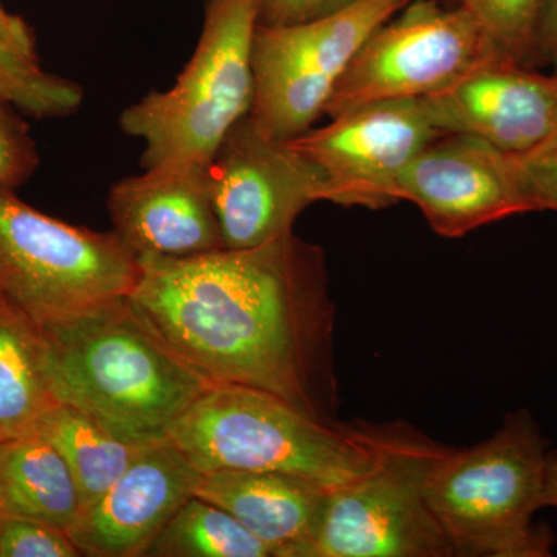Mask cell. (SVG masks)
<instances>
[{
    "instance_id": "obj_1",
    "label": "cell",
    "mask_w": 557,
    "mask_h": 557,
    "mask_svg": "<svg viewBox=\"0 0 557 557\" xmlns=\"http://www.w3.org/2000/svg\"><path fill=\"white\" fill-rule=\"evenodd\" d=\"M139 263L132 302L205 380L339 421L336 307L319 245L292 233L259 247Z\"/></svg>"
},
{
    "instance_id": "obj_2",
    "label": "cell",
    "mask_w": 557,
    "mask_h": 557,
    "mask_svg": "<svg viewBox=\"0 0 557 557\" xmlns=\"http://www.w3.org/2000/svg\"><path fill=\"white\" fill-rule=\"evenodd\" d=\"M42 332L58 403L135 445L168 440L212 386L168 346L129 296L44 325Z\"/></svg>"
},
{
    "instance_id": "obj_3",
    "label": "cell",
    "mask_w": 557,
    "mask_h": 557,
    "mask_svg": "<svg viewBox=\"0 0 557 557\" xmlns=\"http://www.w3.org/2000/svg\"><path fill=\"white\" fill-rule=\"evenodd\" d=\"M391 424L324 421L255 388L212 384L171 429L201 474L274 472L327 490L379 467Z\"/></svg>"
},
{
    "instance_id": "obj_4",
    "label": "cell",
    "mask_w": 557,
    "mask_h": 557,
    "mask_svg": "<svg viewBox=\"0 0 557 557\" xmlns=\"http://www.w3.org/2000/svg\"><path fill=\"white\" fill-rule=\"evenodd\" d=\"M547 445L527 410L471 448L440 446L424 496L460 557H545L553 537L534 523L544 508Z\"/></svg>"
},
{
    "instance_id": "obj_5",
    "label": "cell",
    "mask_w": 557,
    "mask_h": 557,
    "mask_svg": "<svg viewBox=\"0 0 557 557\" xmlns=\"http://www.w3.org/2000/svg\"><path fill=\"white\" fill-rule=\"evenodd\" d=\"M256 28L258 0H209L197 49L174 86L150 91L121 113V131L145 143L143 170L211 163L251 112Z\"/></svg>"
},
{
    "instance_id": "obj_6",
    "label": "cell",
    "mask_w": 557,
    "mask_h": 557,
    "mask_svg": "<svg viewBox=\"0 0 557 557\" xmlns=\"http://www.w3.org/2000/svg\"><path fill=\"white\" fill-rule=\"evenodd\" d=\"M139 276L115 231L62 222L0 186V295L40 327L131 296Z\"/></svg>"
},
{
    "instance_id": "obj_7",
    "label": "cell",
    "mask_w": 557,
    "mask_h": 557,
    "mask_svg": "<svg viewBox=\"0 0 557 557\" xmlns=\"http://www.w3.org/2000/svg\"><path fill=\"white\" fill-rule=\"evenodd\" d=\"M438 443L392 423L379 467L329 491L307 557L456 556L424 496Z\"/></svg>"
},
{
    "instance_id": "obj_8",
    "label": "cell",
    "mask_w": 557,
    "mask_h": 557,
    "mask_svg": "<svg viewBox=\"0 0 557 557\" xmlns=\"http://www.w3.org/2000/svg\"><path fill=\"white\" fill-rule=\"evenodd\" d=\"M505 58L463 5L410 0L362 44L324 115L333 119L368 102L431 97Z\"/></svg>"
},
{
    "instance_id": "obj_9",
    "label": "cell",
    "mask_w": 557,
    "mask_h": 557,
    "mask_svg": "<svg viewBox=\"0 0 557 557\" xmlns=\"http://www.w3.org/2000/svg\"><path fill=\"white\" fill-rule=\"evenodd\" d=\"M410 0H361L333 16L288 27L258 24L252 40L255 101L263 134L292 141L313 127L366 39Z\"/></svg>"
},
{
    "instance_id": "obj_10",
    "label": "cell",
    "mask_w": 557,
    "mask_h": 557,
    "mask_svg": "<svg viewBox=\"0 0 557 557\" xmlns=\"http://www.w3.org/2000/svg\"><path fill=\"white\" fill-rule=\"evenodd\" d=\"M208 178L223 247L230 249L287 236L310 205L327 201L317 164L288 141L263 134L249 115L223 139Z\"/></svg>"
},
{
    "instance_id": "obj_11",
    "label": "cell",
    "mask_w": 557,
    "mask_h": 557,
    "mask_svg": "<svg viewBox=\"0 0 557 557\" xmlns=\"http://www.w3.org/2000/svg\"><path fill=\"white\" fill-rule=\"evenodd\" d=\"M288 141L317 164L327 201L383 209L399 203V183L421 150L442 137L423 98L368 102Z\"/></svg>"
},
{
    "instance_id": "obj_12",
    "label": "cell",
    "mask_w": 557,
    "mask_h": 557,
    "mask_svg": "<svg viewBox=\"0 0 557 557\" xmlns=\"http://www.w3.org/2000/svg\"><path fill=\"white\" fill-rule=\"evenodd\" d=\"M399 200L416 205L448 239L531 211L515 157L463 134L442 135L421 150L403 175Z\"/></svg>"
},
{
    "instance_id": "obj_13",
    "label": "cell",
    "mask_w": 557,
    "mask_h": 557,
    "mask_svg": "<svg viewBox=\"0 0 557 557\" xmlns=\"http://www.w3.org/2000/svg\"><path fill=\"white\" fill-rule=\"evenodd\" d=\"M203 474L170 438L139 450L123 475L69 531L81 555L146 557L164 527L196 496Z\"/></svg>"
},
{
    "instance_id": "obj_14",
    "label": "cell",
    "mask_w": 557,
    "mask_h": 557,
    "mask_svg": "<svg viewBox=\"0 0 557 557\" xmlns=\"http://www.w3.org/2000/svg\"><path fill=\"white\" fill-rule=\"evenodd\" d=\"M423 100L443 135H471L509 156H531L555 129L557 73L542 75L505 58Z\"/></svg>"
},
{
    "instance_id": "obj_15",
    "label": "cell",
    "mask_w": 557,
    "mask_h": 557,
    "mask_svg": "<svg viewBox=\"0 0 557 557\" xmlns=\"http://www.w3.org/2000/svg\"><path fill=\"white\" fill-rule=\"evenodd\" d=\"M208 166L149 168L112 186L108 209L113 231L138 258H194L225 248Z\"/></svg>"
},
{
    "instance_id": "obj_16",
    "label": "cell",
    "mask_w": 557,
    "mask_h": 557,
    "mask_svg": "<svg viewBox=\"0 0 557 557\" xmlns=\"http://www.w3.org/2000/svg\"><path fill=\"white\" fill-rule=\"evenodd\" d=\"M329 491L274 472L222 469L203 474L196 496L228 511L274 557H307Z\"/></svg>"
},
{
    "instance_id": "obj_17",
    "label": "cell",
    "mask_w": 557,
    "mask_h": 557,
    "mask_svg": "<svg viewBox=\"0 0 557 557\" xmlns=\"http://www.w3.org/2000/svg\"><path fill=\"white\" fill-rule=\"evenodd\" d=\"M0 511L69 531L83 512L69 465L38 431L0 442Z\"/></svg>"
},
{
    "instance_id": "obj_18",
    "label": "cell",
    "mask_w": 557,
    "mask_h": 557,
    "mask_svg": "<svg viewBox=\"0 0 557 557\" xmlns=\"http://www.w3.org/2000/svg\"><path fill=\"white\" fill-rule=\"evenodd\" d=\"M58 405L42 327L0 295V442L32 434Z\"/></svg>"
},
{
    "instance_id": "obj_19",
    "label": "cell",
    "mask_w": 557,
    "mask_h": 557,
    "mask_svg": "<svg viewBox=\"0 0 557 557\" xmlns=\"http://www.w3.org/2000/svg\"><path fill=\"white\" fill-rule=\"evenodd\" d=\"M36 431L64 457L78 486L83 511L123 475L146 446L120 438L94 418L61 403L40 418Z\"/></svg>"
},
{
    "instance_id": "obj_20",
    "label": "cell",
    "mask_w": 557,
    "mask_h": 557,
    "mask_svg": "<svg viewBox=\"0 0 557 557\" xmlns=\"http://www.w3.org/2000/svg\"><path fill=\"white\" fill-rule=\"evenodd\" d=\"M146 557H274L269 545L225 509L190 497L156 539Z\"/></svg>"
},
{
    "instance_id": "obj_21",
    "label": "cell",
    "mask_w": 557,
    "mask_h": 557,
    "mask_svg": "<svg viewBox=\"0 0 557 557\" xmlns=\"http://www.w3.org/2000/svg\"><path fill=\"white\" fill-rule=\"evenodd\" d=\"M83 100L79 84L46 72L0 39V102L35 119H62L78 112Z\"/></svg>"
},
{
    "instance_id": "obj_22",
    "label": "cell",
    "mask_w": 557,
    "mask_h": 557,
    "mask_svg": "<svg viewBox=\"0 0 557 557\" xmlns=\"http://www.w3.org/2000/svg\"><path fill=\"white\" fill-rule=\"evenodd\" d=\"M511 60L536 62V30L544 0H463L460 3Z\"/></svg>"
},
{
    "instance_id": "obj_23",
    "label": "cell",
    "mask_w": 557,
    "mask_h": 557,
    "mask_svg": "<svg viewBox=\"0 0 557 557\" xmlns=\"http://www.w3.org/2000/svg\"><path fill=\"white\" fill-rule=\"evenodd\" d=\"M67 531L0 511V557H79Z\"/></svg>"
},
{
    "instance_id": "obj_24",
    "label": "cell",
    "mask_w": 557,
    "mask_h": 557,
    "mask_svg": "<svg viewBox=\"0 0 557 557\" xmlns=\"http://www.w3.org/2000/svg\"><path fill=\"white\" fill-rule=\"evenodd\" d=\"M20 110L0 102V186L16 189L33 177L39 153Z\"/></svg>"
},
{
    "instance_id": "obj_25",
    "label": "cell",
    "mask_w": 557,
    "mask_h": 557,
    "mask_svg": "<svg viewBox=\"0 0 557 557\" xmlns=\"http://www.w3.org/2000/svg\"><path fill=\"white\" fill-rule=\"evenodd\" d=\"M361 0H258V24L288 27L324 20L357 5Z\"/></svg>"
},
{
    "instance_id": "obj_26",
    "label": "cell",
    "mask_w": 557,
    "mask_h": 557,
    "mask_svg": "<svg viewBox=\"0 0 557 557\" xmlns=\"http://www.w3.org/2000/svg\"><path fill=\"white\" fill-rule=\"evenodd\" d=\"M531 211H557V152L515 157Z\"/></svg>"
},
{
    "instance_id": "obj_27",
    "label": "cell",
    "mask_w": 557,
    "mask_h": 557,
    "mask_svg": "<svg viewBox=\"0 0 557 557\" xmlns=\"http://www.w3.org/2000/svg\"><path fill=\"white\" fill-rule=\"evenodd\" d=\"M536 61L552 64L557 73V0H544L536 30Z\"/></svg>"
},
{
    "instance_id": "obj_28",
    "label": "cell",
    "mask_w": 557,
    "mask_h": 557,
    "mask_svg": "<svg viewBox=\"0 0 557 557\" xmlns=\"http://www.w3.org/2000/svg\"><path fill=\"white\" fill-rule=\"evenodd\" d=\"M0 39L5 40L11 47L21 51L32 60H38L36 51V38L30 25L20 16L10 14L0 3Z\"/></svg>"
},
{
    "instance_id": "obj_29",
    "label": "cell",
    "mask_w": 557,
    "mask_h": 557,
    "mask_svg": "<svg viewBox=\"0 0 557 557\" xmlns=\"http://www.w3.org/2000/svg\"><path fill=\"white\" fill-rule=\"evenodd\" d=\"M544 507L557 508V453H548L545 468Z\"/></svg>"
},
{
    "instance_id": "obj_30",
    "label": "cell",
    "mask_w": 557,
    "mask_h": 557,
    "mask_svg": "<svg viewBox=\"0 0 557 557\" xmlns=\"http://www.w3.org/2000/svg\"><path fill=\"white\" fill-rule=\"evenodd\" d=\"M545 152H557V120L555 124V129H553L552 137L547 139L544 146L534 153H545ZM533 156V153H531Z\"/></svg>"
},
{
    "instance_id": "obj_31",
    "label": "cell",
    "mask_w": 557,
    "mask_h": 557,
    "mask_svg": "<svg viewBox=\"0 0 557 557\" xmlns=\"http://www.w3.org/2000/svg\"><path fill=\"white\" fill-rule=\"evenodd\" d=\"M446 2H453L456 3V5H460V3L463 2V0H446Z\"/></svg>"
},
{
    "instance_id": "obj_32",
    "label": "cell",
    "mask_w": 557,
    "mask_h": 557,
    "mask_svg": "<svg viewBox=\"0 0 557 557\" xmlns=\"http://www.w3.org/2000/svg\"><path fill=\"white\" fill-rule=\"evenodd\" d=\"M0 509H2V502H0Z\"/></svg>"
}]
</instances>
